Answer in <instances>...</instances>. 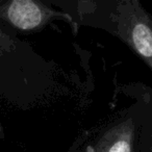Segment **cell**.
Returning <instances> with one entry per match:
<instances>
[{"label":"cell","mask_w":152,"mask_h":152,"mask_svg":"<svg viewBox=\"0 0 152 152\" xmlns=\"http://www.w3.org/2000/svg\"><path fill=\"white\" fill-rule=\"evenodd\" d=\"M72 152H152L150 104L131 106L101 131L89 133Z\"/></svg>","instance_id":"6da1fadb"},{"label":"cell","mask_w":152,"mask_h":152,"mask_svg":"<svg viewBox=\"0 0 152 152\" xmlns=\"http://www.w3.org/2000/svg\"><path fill=\"white\" fill-rule=\"evenodd\" d=\"M121 9L119 19V36L131 47L133 51L152 67V28L151 20L135 3H126Z\"/></svg>","instance_id":"7a4b0ae2"},{"label":"cell","mask_w":152,"mask_h":152,"mask_svg":"<svg viewBox=\"0 0 152 152\" xmlns=\"http://www.w3.org/2000/svg\"><path fill=\"white\" fill-rule=\"evenodd\" d=\"M58 16L61 14L32 0H14L0 7V18L23 31L39 29Z\"/></svg>","instance_id":"3957f363"}]
</instances>
